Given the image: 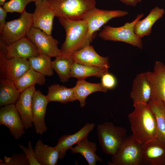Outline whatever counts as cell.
Here are the masks:
<instances>
[{
	"label": "cell",
	"mask_w": 165,
	"mask_h": 165,
	"mask_svg": "<svg viewBox=\"0 0 165 165\" xmlns=\"http://www.w3.org/2000/svg\"><path fill=\"white\" fill-rule=\"evenodd\" d=\"M133 106L134 111L128 115L133 136L142 144L156 138V122L148 104L138 102Z\"/></svg>",
	"instance_id": "obj_1"
},
{
	"label": "cell",
	"mask_w": 165,
	"mask_h": 165,
	"mask_svg": "<svg viewBox=\"0 0 165 165\" xmlns=\"http://www.w3.org/2000/svg\"><path fill=\"white\" fill-rule=\"evenodd\" d=\"M58 18L66 33L61 49L62 54L71 56L75 51L90 45L87 38L88 28L84 20H75Z\"/></svg>",
	"instance_id": "obj_2"
},
{
	"label": "cell",
	"mask_w": 165,
	"mask_h": 165,
	"mask_svg": "<svg viewBox=\"0 0 165 165\" xmlns=\"http://www.w3.org/2000/svg\"><path fill=\"white\" fill-rule=\"evenodd\" d=\"M55 17L72 20H83L86 13L95 7V0H48Z\"/></svg>",
	"instance_id": "obj_3"
},
{
	"label": "cell",
	"mask_w": 165,
	"mask_h": 165,
	"mask_svg": "<svg viewBox=\"0 0 165 165\" xmlns=\"http://www.w3.org/2000/svg\"><path fill=\"white\" fill-rule=\"evenodd\" d=\"M124 127L116 126L107 122L97 125V133L99 143L103 152L107 155H114L127 136Z\"/></svg>",
	"instance_id": "obj_4"
},
{
	"label": "cell",
	"mask_w": 165,
	"mask_h": 165,
	"mask_svg": "<svg viewBox=\"0 0 165 165\" xmlns=\"http://www.w3.org/2000/svg\"><path fill=\"white\" fill-rule=\"evenodd\" d=\"M144 15L143 13L138 14L132 22H127L119 27L105 26L99 33L98 36L105 40L123 42L142 49L143 44L141 39L136 35L134 28L137 22Z\"/></svg>",
	"instance_id": "obj_5"
},
{
	"label": "cell",
	"mask_w": 165,
	"mask_h": 165,
	"mask_svg": "<svg viewBox=\"0 0 165 165\" xmlns=\"http://www.w3.org/2000/svg\"><path fill=\"white\" fill-rule=\"evenodd\" d=\"M142 163V144L132 134L126 137L108 164L140 165Z\"/></svg>",
	"instance_id": "obj_6"
},
{
	"label": "cell",
	"mask_w": 165,
	"mask_h": 165,
	"mask_svg": "<svg viewBox=\"0 0 165 165\" xmlns=\"http://www.w3.org/2000/svg\"><path fill=\"white\" fill-rule=\"evenodd\" d=\"M32 27V13L25 10L19 18L6 22L1 33L0 41L8 45L26 37Z\"/></svg>",
	"instance_id": "obj_7"
},
{
	"label": "cell",
	"mask_w": 165,
	"mask_h": 165,
	"mask_svg": "<svg viewBox=\"0 0 165 165\" xmlns=\"http://www.w3.org/2000/svg\"><path fill=\"white\" fill-rule=\"evenodd\" d=\"M128 14L127 11L119 10L100 9L96 7L88 11L83 19L88 28L87 38L90 43L92 36L95 31L110 20L116 17L124 16Z\"/></svg>",
	"instance_id": "obj_8"
},
{
	"label": "cell",
	"mask_w": 165,
	"mask_h": 165,
	"mask_svg": "<svg viewBox=\"0 0 165 165\" xmlns=\"http://www.w3.org/2000/svg\"><path fill=\"white\" fill-rule=\"evenodd\" d=\"M27 37L35 45L40 54L50 57H56L62 54L61 49L58 47V41L51 35L32 27Z\"/></svg>",
	"instance_id": "obj_9"
},
{
	"label": "cell",
	"mask_w": 165,
	"mask_h": 165,
	"mask_svg": "<svg viewBox=\"0 0 165 165\" xmlns=\"http://www.w3.org/2000/svg\"><path fill=\"white\" fill-rule=\"evenodd\" d=\"M0 52L8 58L28 59L40 54L35 45L27 37L6 45L0 41Z\"/></svg>",
	"instance_id": "obj_10"
},
{
	"label": "cell",
	"mask_w": 165,
	"mask_h": 165,
	"mask_svg": "<svg viewBox=\"0 0 165 165\" xmlns=\"http://www.w3.org/2000/svg\"><path fill=\"white\" fill-rule=\"evenodd\" d=\"M30 68L28 59L8 58L0 52V78L14 82Z\"/></svg>",
	"instance_id": "obj_11"
},
{
	"label": "cell",
	"mask_w": 165,
	"mask_h": 165,
	"mask_svg": "<svg viewBox=\"0 0 165 165\" xmlns=\"http://www.w3.org/2000/svg\"><path fill=\"white\" fill-rule=\"evenodd\" d=\"M0 124L7 127L11 135L16 140H19L25 133L24 125L15 104L0 108Z\"/></svg>",
	"instance_id": "obj_12"
},
{
	"label": "cell",
	"mask_w": 165,
	"mask_h": 165,
	"mask_svg": "<svg viewBox=\"0 0 165 165\" xmlns=\"http://www.w3.org/2000/svg\"><path fill=\"white\" fill-rule=\"evenodd\" d=\"M32 13V27L51 35L55 14L49 6L48 0H36Z\"/></svg>",
	"instance_id": "obj_13"
},
{
	"label": "cell",
	"mask_w": 165,
	"mask_h": 165,
	"mask_svg": "<svg viewBox=\"0 0 165 165\" xmlns=\"http://www.w3.org/2000/svg\"><path fill=\"white\" fill-rule=\"evenodd\" d=\"M49 102L46 95L39 90H35L32 99V111L33 124L37 134L42 135L47 129L45 117Z\"/></svg>",
	"instance_id": "obj_14"
},
{
	"label": "cell",
	"mask_w": 165,
	"mask_h": 165,
	"mask_svg": "<svg viewBox=\"0 0 165 165\" xmlns=\"http://www.w3.org/2000/svg\"><path fill=\"white\" fill-rule=\"evenodd\" d=\"M142 165H165V142L157 138L142 144Z\"/></svg>",
	"instance_id": "obj_15"
},
{
	"label": "cell",
	"mask_w": 165,
	"mask_h": 165,
	"mask_svg": "<svg viewBox=\"0 0 165 165\" xmlns=\"http://www.w3.org/2000/svg\"><path fill=\"white\" fill-rule=\"evenodd\" d=\"M74 62L82 64L108 69L110 65L107 57H102L90 45L75 51L71 56Z\"/></svg>",
	"instance_id": "obj_16"
},
{
	"label": "cell",
	"mask_w": 165,
	"mask_h": 165,
	"mask_svg": "<svg viewBox=\"0 0 165 165\" xmlns=\"http://www.w3.org/2000/svg\"><path fill=\"white\" fill-rule=\"evenodd\" d=\"M145 73L152 88L151 99H160L165 104V65L156 61L153 71Z\"/></svg>",
	"instance_id": "obj_17"
},
{
	"label": "cell",
	"mask_w": 165,
	"mask_h": 165,
	"mask_svg": "<svg viewBox=\"0 0 165 165\" xmlns=\"http://www.w3.org/2000/svg\"><path fill=\"white\" fill-rule=\"evenodd\" d=\"M95 126V124L94 123H87L75 133L64 135L61 136L58 139L57 145L54 146L59 152L60 159H63L68 149L87 137Z\"/></svg>",
	"instance_id": "obj_18"
},
{
	"label": "cell",
	"mask_w": 165,
	"mask_h": 165,
	"mask_svg": "<svg viewBox=\"0 0 165 165\" xmlns=\"http://www.w3.org/2000/svg\"><path fill=\"white\" fill-rule=\"evenodd\" d=\"M35 90V86L22 91L15 104L25 129H28L33 126L32 111V99Z\"/></svg>",
	"instance_id": "obj_19"
},
{
	"label": "cell",
	"mask_w": 165,
	"mask_h": 165,
	"mask_svg": "<svg viewBox=\"0 0 165 165\" xmlns=\"http://www.w3.org/2000/svg\"><path fill=\"white\" fill-rule=\"evenodd\" d=\"M152 96V88L145 73L137 75L133 81L130 95L133 104L138 102L148 104Z\"/></svg>",
	"instance_id": "obj_20"
},
{
	"label": "cell",
	"mask_w": 165,
	"mask_h": 165,
	"mask_svg": "<svg viewBox=\"0 0 165 165\" xmlns=\"http://www.w3.org/2000/svg\"><path fill=\"white\" fill-rule=\"evenodd\" d=\"M164 13V9L158 6L152 9L145 17L138 21L135 24L134 32L136 35L141 39L149 35L152 32L153 25L163 16Z\"/></svg>",
	"instance_id": "obj_21"
},
{
	"label": "cell",
	"mask_w": 165,
	"mask_h": 165,
	"mask_svg": "<svg viewBox=\"0 0 165 165\" xmlns=\"http://www.w3.org/2000/svg\"><path fill=\"white\" fill-rule=\"evenodd\" d=\"M73 154L79 153L86 160L89 165H95L97 161L103 162L102 159L96 153L97 146L95 142L89 141L87 137L77 143L70 149Z\"/></svg>",
	"instance_id": "obj_22"
},
{
	"label": "cell",
	"mask_w": 165,
	"mask_h": 165,
	"mask_svg": "<svg viewBox=\"0 0 165 165\" xmlns=\"http://www.w3.org/2000/svg\"><path fill=\"white\" fill-rule=\"evenodd\" d=\"M73 87L76 99L79 101L81 108L85 106L86 99L90 94L97 92L105 93L108 91L101 83H92L85 80H78Z\"/></svg>",
	"instance_id": "obj_23"
},
{
	"label": "cell",
	"mask_w": 165,
	"mask_h": 165,
	"mask_svg": "<svg viewBox=\"0 0 165 165\" xmlns=\"http://www.w3.org/2000/svg\"><path fill=\"white\" fill-rule=\"evenodd\" d=\"M35 156L40 165H56L60 159L58 151L54 147L44 144L38 140L35 146Z\"/></svg>",
	"instance_id": "obj_24"
},
{
	"label": "cell",
	"mask_w": 165,
	"mask_h": 165,
	"mask_svg": "<svg viewBox=\"0 0 165 165\" xmlns=\"http://www.w3.org/2000/svg\"><path fill=\"white\" fill-rule=\"evenodd\" d=\"M154 114L157 126L156 138L165 142V104L159 98H152L148 103Z\"/></svg>",
	"instance_id": "obj_25"
},
{
	"label": "cell",
	"mask_w": 165,
	"mask_h": 165,
	"mask_svg": "<svg viewBox=\"0 0 165 165\" xmlns=\"http://www.w3.org/2000/svg\"><path fill=\"white\" fill-rule=\"evenodd\" d=\"M46 96L49 102L55 101L66 103L76 100L73 87L69 88L58 84L52 85L48 87Z\"/></svg>",
	"instance_id": "obj_26"
},
{
	"label": "cell",
	"mask_w": 165,
	"mask_h": 165,
	"mask_svg": "<svg viewBox=\"0 0 165 165\" xmlns=\"http://www.w3.org/2000/svg\"><path fill=\"white\" fill-rule=\"evenodd\" d=\"M108 70L98 67L78 63L74 61L71 72V77L75 78L78 80H85L89 77L101 78Z\"/></svg>",
	"instance_id": "obj_27"
},
{
	"label": "cell",
	"mask_w": 165,
	"mask_h": 165,
	"mask_svg": "<svg viewBox=\"0 0 165 165\" xmlns=\"http://www.w3.org/2000/svg\"><path fill=\"white\" fill-rule=\"evenodd\" d=\"M20 93L15 86L14 82L0 78V105L2 107L15 104Z\"/></svg>",
	"instance_id": "obj_28"
},
{
	"label": "cell",
	"mask_w": 165,
	"mask_h": 165,
	"mask_svg": "<svg viewBox=\"0 0 165 165\" xmlns=\"http://www.w3.org/2000/svg\"><path fill=\"white\" fill-rule=\"evenodd\" d=\"M46 81L45 76L30 68L14 82L21 93L25 89L35 86V84L43 85Z\"/></svg>",
	"instance_id": "obj_29"
},
{
	"label": "cell",
	"mask_w": 165,
	"mask_h": 165,
	"mask_svg": "<svg viewBox=\"0 0 165 165\" xmlns=\"http://www.w3.org/2000/svg\"><path fill=\"white\" fill-rule=\"evenodd\" d=\"M74 61L71 56L62 54L52 61V67L62 82H67L71 78V72Z\"/></svg>",
	"instance_id": "obj_30"
},
{
	"label": "cell",
	"mask_w": 165,
	"mask_h": 165,
	"mask_svg": "<svg viewBox=\"0 0 165 165\" xmlns=\"http://www.w3.org/2000/svg\"><path fill=\"white\" fill-rule=\"evenodd\" d=\"M50 57L42 54L28 59L30 68L45 75L51 76L53 75Z\"/></svg>",
	"instance_id": "obj_31"
},
{
	"label": "cell",
	"mask_w": 165,
	"mask_h": 165,
	"mask_svg": "<svg viewBox=\"0 0 165 165\" xmlns=\"http://www.w3.org/2000/svg\"><path fill=\"white\" fill-rule=\"evenodd\" d=\"M36 0H10L6 2L3 7L8 13L17 12L21 14L25 10V7L28 4Z\"/></svg>",
	"instance_id": "obj_32"
},
{
	"label": "cell",
	"mask_w": 165,
	"mask_h": 165,
	"mask_svg": "<svg viewBox=\"0 0 165 165\" xmlns=\"http://www.w3.org/2000/svg\"><path fill=\"white\" fill-rule=\"evenodd\" d=\"M0 165H29L28 162L24 154H13L10 157L5 156L4 160H0Z\"/></svg>",
	"instance_id": "obj_33"
},
{
	"label": "cell",
	"mask_w": 165,
	"mask_h": 165,
	"mask_svg": "<svg viewBox=\"0 0 165 165\" xmlns=\"http://www.w3.org/2000/svg\"><path fill=\"white\" fill-rule=\"evenodd\" d=\"M25 155L29 165H40L36 158L35 149L33 148L31 141L28 142L27 147L21 145H18Z\"/></svg>",
	"instance_id": "obj_34"
},
{
	"label": "cell",
	"mask_w": 165,
	"mask_h": 165,
	"mask_svg": "<svg viewBox=\"0 0 165 165\" xmlns=\"http://www.w3.org/2000/svg\"><path fill=\"white\" fill-rule=\"evenodd\" d=\"M117 82L115 77L108 72L104 74L101 77V83L108 90L114 88L116 85Z\"/></svg>",
	"instance_id": "obj_35"
},
{
	"label": "cell",
	"mask_w": 165,
	"mask_h": 165,
	"mask_svg": "<svg viewBox=\"0 0 165 165\" xmlns=\"http://www.w3.org/2000/svg\"><path fill=\"white\" fill-rule=\"evenodd\" d=\"M8 12L2 6H0V33L1 34L6 24V18Z\"/></svg>",
	"instance_id": "obj_36"
},
{
	"label": "cell",
	"mask_w": 165,
	"mask_h": 165,
	"mask_svg": "<svg viewBox=\"0 0 165 165\" xmlns=\"http://www.w3.org/2000/svg\"><path fill=\"white\" fill-rule=\"evenodd\" d=\"M127 6H135L139 2H141V0H119Z\"/></svg>",
	"instance_id": "obj_37"
},
{
	"label": "cell",
	"mask_w": 165,
	"mask_h": 165,
	"mask_svg": "<svg viewBox=\"0 0 165 165\" xmlns=\"http://www.w3.org/2000/svg\"><path fill=\"white\" fill-rule=\"evenodd\" d=\"M6 0H0V6H3L4 4L6 2Z\"/></svg>",
	"instance_id": "obj_38"
}]
</instances>
